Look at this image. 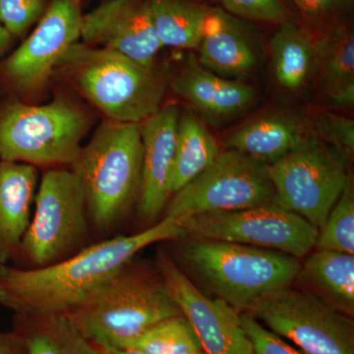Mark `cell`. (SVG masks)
Instances as JSON below:
<instances>
[{"mask_svg":"<svg viewBox=\"0 0 354 354\" xmlns=\"http://www.w3.org/2000/svg\"><path fill=\"white\" fill-rule=\"evenodd\" d=\"M185 232L171 216L132 235H120L43 268L0 265V305L14 315H65L90 297L146 247L180 241Z\"/></svg>","mask_w":354,"mask_h":354,"instance_id":"6da1fadb","label":"cell"},{"mask_svg":"<svg viewBox=\"0 0 354 354\" xmlns=\"http://www.w3.org/2000/svg\"><path fill=\"white\" fill-rule=\"evenodd\" d=\"M53 78L101 111L106 120L141 124L162 106L169 78L106 48L77 43L65 51Z\"/></svg>","mask_w":354,"mask_h":354,"instance_id":"7a4b0ae2","label":"cell"},{"mask_svg":"<svg viewBox=\"0 0 354 354\" xmlns=\"http://www.w3.org/2000/svg\"><path fill=\"white\" fill-rule=\"evenodd\" d=\"M183 315L164 278L155 269L127 263L65 316L101 348H125L156 325Z\"/></svg>","mask_w":354,"mask_h":354,"instance_id":"3957f363","label":"cell"},{"mask_svg":"<svg viewBox=\"0 0 354 354\" xmlns=\"http://www.w3.org/2000/svg\"><path fill=\"white\" fill-rule=\"evenodd\" d=\"M94 123L90 109L67 91L46 104L6 97L0 102V160L69 167Z\"/></svg>","mask_w":354,"mask_h":354,"instance_id":"277c9868","label":"cell"},{"mask_svg":"<svg viewBox=\"0 0 354 354\" xmlns=\"http://www.w3.org/2000/svg\"><path fill=\"white\" fill-rule=\"evenodd\" d=\"M183 239L181 264L239 314L265 295L290 286L301 271L300 261L290 254L234 242Z\"/></svg>","mask_w":354,"mask_h":354,"instance_id":"5b68a950","label":"cell"},{"mask_svg":"<svg viewBox=\"0 0 354 354\" xmlns=\"http://www.w3.org/2000/svg\"><path fill=\"white\" fill-rule=\"evenodd\" d=\"M140 124L104 120L70 165L85 192L88 220L108 232L138 200L141 180Z\"/></svg>","mask_w":354,"mask_h":354,"instance_id":"8992f818","label":"cell"},{"mask_svg":"<svg viewBox=\"0 0 354 354\" xmlns=\"http://www.w3.org/2000/svg\"><path fill=\"white\" fill-rule=\"evenodd\" d=\"M35 204L34 218L14 262L24 265L20 268H43L84 248L90 223L87 203L82 184L69 167L46 169Z\"/></svg>","mask_w":354,"mask_h":354,"instance_id":"52a82bcc","label":"cell"},{"mask_svg":"<svg viewBox=\"0 0 354 354\" xmlns=\"http://www.w3.org/2000/svg\"><path fill=\"white\" fill-rule=\"evenodd\" d=\"M346 164L319 138L307 142L268 165L274 201L321 230L351 180Z\"/></svg>","mask_w":354,"mask_h":354,"instance_id":"ba28073f","label":"cell"},{"mask_svg":"<svg viewBox=\"0 0 354 354\" xmlns=\"http://www.w3.org/2000/svg\"><path fill=\"white\" fill-rule=\"evenodd\" d=\"M244 313L305 354H354L353 319L311 293L286 286L260 298Z\"/></svg>","mask_w":354,"mask_h":354,"instance_id":"9c48e42d","label":"cell"},{"mask_svg":"<svg viewBox=\"0 0 354 354\" xmlns=\"http://www.w3.org/2000/svg\"><path fill=\"white\" fill-rule=\"evenodd\" d=\"M184 239L234 242L290 254L298 259L315 247L319 230L276 201L253 208L178 220Z\"/></svg>","mask_w":354,"mask_h":354,"instance_id":"30bf717a","label":"cell"},{"mask_svg":"<svg viewBox=\"0 0 354 354\" xmlns=\"http://www.w3.org/2000/svg\"><path fill=\"white\" fill-rule=\"evenodd\" d=\"M274 198L267 165L225 149L206 171L172 195L164 216L183 220L253 208L274 202Z\"/></svg>","mask_w":354,"mask_h":354,"instance_id":"8fae6325","label":"cell"},{"mask_svg":"<svg viewBox=\"0 0 354 354\" xmlns=\"http://www.w3.org/2000/svg\"><path fill=\"white\" fill-rule=\"evenodd\" d=\"M75 0H53L29 37L0 62V90L7 97L32 102L48 88L60 58L81 36Z\"/></svg>","mask_w":354,"mask_h":354,"instance_id":"7c38bea8","label":"cell"},{"mask_svg":"<svg viewBox=\"0 0 354 354\" xmlns=\"http://www.w3.org/2000/svg\"><path fill=\"white\" fill-rule=\"evenodd\" d=\"M156 267L205 354H253L239 313L220 298H209L193 283L169 253L160 251Z\"/></svg>","mask_w":354,"mask_h":354,"instance_id":"4fadbf2b","label":"cell"},{"mask_svg":"<svg viewBox=\"0 0 354 354\" xmlns=\"http://www.w3.org/2000/svg\"><path fill=\"white\" fill-rule=\"evenodd\" d=\"M88 46L120 53L146 66L156 64L160 44L150 0H109L82 16L81 36Z\"/></svg>","mask_w":354,"mask_h":354,"instance_id":"5bb4252c","label":"cell"},{"mask_svg":"<svg viewBox=\"0 0 354 354\" xmlns=\"http://www.w3.org/2000/svg\"><path fill=\"white\" fill-rule=\"evenodd\" d=\"M179 116L178 106L169 102L140 124L142 167L138 213L147 223H157L171 197Z\"/></svg>","mask_w":354,"mask_h":354,"instance_id":"9a60e30c","label":"cell"},{"mask_svg":"<svg viewBox=\"0 0 354 354\" xmlns=\"http://www.w3.org/2000/svg\"><path fill=\"white\" fill-rule=\"evenodd\" d=\"M316 138L310 118L297 114L272 113L235 128L223 137V144L228 150L270 165Z\"/></svg>","mask_w":354,"mask_h":354,"instance_id":"2e32d148","label":"cell"},{"mask_svg":"<svg viewBox=\"0 0 354 354\" xmlns=\"http://www.w3.org/2000/svg\"><path fill=\"white\" fill-rule=\"evenodd\" d=\"M169 86L177 95L214 118L241 113L257 95L247 84L205 68L195 55H190L183 68L169 79Z\"/></svg>","mask_w":354,"mask_h":354,"instance_id":"e0dca14e","label":"cell"},{"mask_svg":"<svg viewBox=\"0 0 354 354\" xmlns=\"http://www.w3.org/2000/svg\"><path fill=\"white\" fill-rule=\"evenodd\" d=\"M39 169L0 160V265L15 260L30 225Z\"/></svg>","mask_w":354,"mask_h":354,"instance_id":"ac0fdd59","label":"cell"},{"mask_svg":"<svg viewBox=\"0 0 354 354\" xmlns=\"http://www.w3.org/2000/svg\"><path fill=\"white\" fill-rule=\"evenodd\" d=\"M313 39L317 75L330 104L349 108L354 104V36L342 22L321 26Z\"/></svg>","mask_w":354,"mask_h":354,"instance_id":"d6986e66","label":"cell"},{"mask_svg":"<svg viewBox=\"0 0 354 354\" xmlns=\"http://www.w3.org/2000/svg\"><path fill=\"white\" fill-rule=\"evenodd\" d=\"M198 50L200 64L225 78L248 76L257 64V55L250 39L220 9L209 11Z\"/></svg>","mask_w":354,"mask_h":354,"instance_id":"ffe728a7","label":"cell"},{"mask_svg":"<svg viewBox=\"0 0 354 354\" xmlns=\"http://www.w3.org/2000/svg\"><path fill=\"white\" fill-rule=\"evenodd\" d=\"M25 354H104L65 315H14Z\"/></svg>","mask_w":354,"mask_h":354,"instance_id":"44dd1931","label":"cell"},{"mask_svg":"<svg viewBox=\"0 0 354 354\" xmlns=\"http://www.w3.org/2000/svg\"><path fill=\"white\" fill-rule=\"evenodd\" d=\"M270 55L274 78L286 91L299 92L316 78L313 39L292 22L279 24L270 41Z\"/></svg>","mask_w":354,"mask_h":354,"instance_id":"7402d4cb","label":"cell"},{"mask_svg":"<svg viewBox=\"0 0 354 354\" xmlns=\"http://www.w3.org/2000/svg\"><path fill=\"white\" fill-rule=\"evenodd\" d=\"M221 151L218 141L199 118L193 114L179 116L171 196L206 171Z\"/></svg>","mask_w":354,"mask_h":354,"instance_id":"603a6c76","label":"cell"},{"mask_svg":"<svg viewBox=\"0 0 354 354\" xmlns=\"http://www.w3.org/2000/svg\"><path fill=\"white\" fill-rule=\"evenodd\" d=\"M305 279L335 309L354 315V255L339 251L316 250L301 267Z\"/></svg>","mask_w":354,"mask_h":354,"instance_id":"cb8c5ba5","label":"cell"},{"mask_svg":"<svg viewBox=\"0 0 354 354\" xmlns=\"http://www.w3.org/2000/svg\"><path fill=\"white\" fill-rule=\"evenodd\" d=\"M150 4L156 32L162 46L198 48L212 8L192 0H150Z\"/></svg>","mask_w":354,"mask_h":354,"instance_id":"d4e9b609","label":"cell"},{"mask_svg":"<svg viewBox=\"0 0 354 354\" xmlns=\"http://www.w3.org/2000/svg\"><path fill=\"white\" fill-rule=\"evenodd\" d=\"M201 346L194 330L183 315L162 321L125 348H134L144 354H178Z\"/></svg>","mask_w":354,"mask_h":354,"instance_id":"484cf974","label":"cell"},{"mask_svg":"<svg viewBox=\"0 0 354 354\" xmlns=\"http://www.w3.org/2000/svg\"><path fill=\"white\" fill-rule=\"evenodd\" d=\"M315 248L354 255V190L351 180L319 230Z\"/></svg>","mask_w":354,"mask_h":354,"instance_id":"4316f807","label":"cell"},{"mask_svg":"<svg viewBox=\"0 0 354 354\" xmlns=\"http://www.w3.org/2000/svg\"><path fill=\"white\" fill-rule=\"evenodd\" d=\"M320 141L330 147L346 162L353 157L354 122L351 118L328 111L310 118Z\"/></svg>","mask_w":354,"mask_h":354,"instance_id":"83f0119b","label":"cell"},{"mask_svg":"<svg viewBox=\"0 0 354 354\" xmlns=\"http://www.w3.org/2000/svg\"><path fill=\"white\" fill-rule=\"evenodd\" d=\"M53 0H0V23L14 39H23L39 23Z\"/></svg>","mask_w":354,"mask_h":354,"instance_id":"f1b7e54d","label":"cell"},{"mask_svg":"<svg viewBox=\"0 0 354 354\" xmlns=\"http://www.w3.org/2000/svg\"><path fill=\"white\" fill-rule=\"evenodd\" d=\"M239 318L252 346L253 354H305L267 329L250 314L241 313Z\"/></svg>","mask_w":354,"mask_h":354,"instance_id":"f546056e","label":"cell"},{"mask_svg":"<svg viewBox=\"0 0 354 354\" xmlns=\"http://www.w3.org/2000/svg\"><path fill=\"white\" fill-rule=\"evenodd\" d=\"M230 13L247 19L269 23L288 21V10L281 0H218Z\"/></svg>","mask_w":354,"mask_h":354,"instance_id":"4dcf8cb0","label":"cell"},{"mask_svg":"<svg viewBox=\"0 0 354 354\" xmlns=\"http://www.w3.org/2000/svg\"><path fill=\"white\" fill-rule=\"evenodd\" d=\"M349 0H293L302 16L310 24L321 27L334 22L344 11Z\"/></svg>","mask_w":354,"mask_h":354,"instance_id":"1f68e13d","label":"cell"},{"mask_svg":"<svg viewBox=\"0 0 354 354\" xmlns=\"http://www.w3.org/2000/svg\"><path fill=\"white\" fill-rule=\"evenodd\" d=\"M0 354H25L19 335L13 330H0Z\"/></svg>","mask_w":354,"mask_h":354,"instance_id":"d6a6232c","label":"cell"},{"mask_svg":"<svg viewBox=\"0 0 354 354\" xmlns=\"http://www.w3.org/2000/svg\"><path fill=\"white\" fill-rule=\"evenodd\" d=\"M14 41V37L10 34L3 25L0 23V62L3 59L4 55Z\"/></svg>","mask_w":354,"mask_h":354,"instance_id":"836d02e7","label":"cell"},{"mask_svg":"<svg viewBox=\"0 0 354 354\" xmlns=\"http://www.w3.org/2000/svg\"><path fill=\"white\" fill-rule=\"evenodd\" d=\"M101 348V346H100ZM104 354H144L134 348H101Z\"/></svg>","mask_w":354,"mask_h":354,"instance_id":"e575fe53","label":"cell"},{"mask_svg":"<svg viewBox=\"0 0 354 354\" xmlns=\"http://www.w3.org/2000/svg\"><path fill=\"white\" fill-rule=\"evenodd\" d=\"M178 354H205L203 351L202 346H195V348H191L186 349V351H181Z\"/></svg>","mask_w":354,"mask_h":354,"instance_id":"d590c367","label":"cell"},{"mask_svg":"<svg viewBox=\"0 0 354 354\" xmlns=\"http://www.w3.org/2000/svg\"><path fill=\"white\" fill-rule=\"evenodd\" d=\"M75 1L77 2V3H78V4H79V3H80L81 0H75Z\"/></svg>","mask_w":354,"mask_h":354,"instance_id":"8d00e7d4","label":"cell"}]
</instances>
